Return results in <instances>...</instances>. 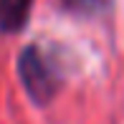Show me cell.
<instances>
[{
  "label": "cell",
  "mask_w": 124,
  "mask_h": 124,
  "mask_svg": "<svg viewBox=\"0 0 124 124\" xmlns=\"http://www.w3.org/2000/svg\"><path fill=\"white\" fill-rule=\"evenodd\" d=\"M15 69H18L23 91L36 106H48L63 86V74H61L58 63L38 43H28L20 48Z\"/></svg>",
  "instance_id": "obj_1"
},
{
  "label": "cell",
  "mask_w": 124,
  "mask_h": 124,
  "mask_svg": "<svg viewBox=\"0 0 124 124\" xmlns=\"http://www.w3.org/2000/svg\"><path fill=\"white\" fill-rule=\"evenodd\" d=\"M33 0H0V33H20L31 18Z\"/></svg>",
  "instance_id": "obj_2"
},
{
  "label": "cell",
  "mask_w": 124,
  "mask_h": 124,
  "mask_svg": "<svg viewBox=\"0 0 124 124\" xmlns=\"http://www.w3.org/2000/svg\"><path fill=\"white\" fill-rule=\"evenodd\" d=\"M56 3L63 13L76 18H101L114 8V0H56Z\"/></svg>",
  "instance_id": "obj_3"
}]
</instances>
